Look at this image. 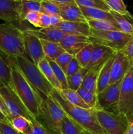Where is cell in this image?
Segmentation results:
<instances>
[{
	"label": "cell",
	"mask_w": 133,
	"mask_h": 134,
	"mask_svg": "<svg viewBox=\"0 0 133 134\" xmlns=\"http://www.w3.org/2000/svg\"><path fill=\"white\" fill-rule=\"evenodd\" d=\"M10 64L11 68V88L31 116L39 120L41 101L40 97L26 80L14 59L11 58H10Z\"/></svg>",
	"instance_id": "cell-1"
},
{
	"label": "cell",
	"mask_w": 133,
	"mask_h": 134,
	"mask_svg": "<svg viewBox=\"0 0 133 134\" xmlns=\"http://www.w3.org/2000/svg\"><path fill=\"white\" fill-rule=\"evenodd\" d=\"M50 94L64 111L84 130L92 134H106L98 121L96 110L74 105L66 100L57 89L53 88Z\"/></svg>",
	"instance_id": "cell-2"
},
{
	"label": "cell",
	"mask_w": 133,
	"mask_h": 134,
	"mask_svg": "<svg viewBox=\"0 0 133 134\" xmlns=\"http://www.w3.org/2000/svg\"><path fill=\"white\" fill-rule=\"evenodd\" d=\"M0 51L14 59L25 55L23 30L13 24H0Z\"/></svg>",
	"instance_id": "cell-3"
},
{
	"label": "cell",
	"mask_w": 133,
	"mask_h": 134,
	"mask_svg": "<svg viewBox=\"0 0 133 134\" xmlns=\"http://www.w3.org/2000/svg\"><path fill=\"white\" fill-rule=\"evenodd\" d=\"M14 61L26 80L36 90L40 99L50 95L53 88L43 75L37 64L31 62L26 55L14 58Z\"/></svg>",
	"instance_id": "cell-4"
},
{
	"label": "cell",
	"mask_w": 133,
	"mask_h": 134,
	"mask_svg": "<svg viewBox=\"0 0 133 134\" xmlns=\"http://www.w3.org/2000/svg\"><path fill=\"white\" fill-rule=\"evenodd\" d=\"M66 113L50 95L41 98L39 119L52 133L61 134L60 127Z\"/></svg>",
	"instance_id": "cell-5"
},
{
	"label": "cell",
	"mask_w": 133,
	"mask_h": 134,
	"mask_svg": "<svg viewBox=\"0 0 133 134\" xmlns=\"http://www.w3.org/2000/svg\"><path fill=\"white\" fill-rule=\"evenodd\" d=\"M95 110L98 121L106 134H124L129 122L126 116L117 111L103 109Z\"/></svg>",
	"instance_id": "cell-6"
},
{
	"label": "cell",
	"mask_w": 133,
	"mask_h": 134,
	"mask_svg": "<svg viewBox=\"0 0 133 134\" xmlns=\"http://www.w3.org/2000/svg\"><path fill=\"white\" fill-rule=\"evenodd\" d=\"M131 35L119 31H96L90 29L89 38L91 43L112 48L116 52L122 51Z\"/></svg>",
	"instance_id": "cell-7"
},
{
	"label": "cell",
	"mask_w": 133,
	"mask_h": 134,
	"mask_svg": "<svg viewBox=\"0 0 133 134\" xmlns=\"http://www.w3.org/2000/svg\"><path fill=\"white\" fill-rule=\"evenodd\" d=\"M116 110L130 120L133 118V66L122 79Z\"/></svg>",
	"instance_id": "cell-8"
},
{
	"label": "cell",
	"mask_w": 133,
	"mask_h": 134,
	"mask_svg": "<svg viewBox=\"0 0 133 134\" xmlns=\"http://www.w3.org/2000/svg\"><path fill=\"white\" fill-rule=\"evenodd\" d=\"M0 94L5 103L10 122L14 118L20 116L27 118L30 121L35 119L26 109L22 102L11 88L6 85L1 87Z\"/></svg>",
	"instance_id": "cell-9"
},
{
	"label": "cell",
	"mask_w": 133,
	"mask_h": 134,
	"mask_svg": "<svg viewBox=\"0 0 133 134\" xmlns=\"http://www.w3.org/2000/svg\"><path fill=\"white\" fill-rule=\"evenodd\" d=\"M23 30L25 55L34 64L38 63L45 58L40 39L30 33L27 29Z\"/></svg>",
	"instance_id": "cell-10"
},
{
	"label": "cell",
	"mask_w": 133,
	"mask_h": 134,
	"mask_svg": "<svg viewBox=\"0 0 133 134\" xmlns=\"http://www.w3.org/2000/svg\"><path fill=\"white\" fill-rule=\"evenodd\" d=\"M21 1L0 0V20L20 28L22 23L20 18Z\"/></svg>",
	"instance_id": "cell-11"
},
{
	"label": "cell",
	"mask_w": 133,
	"mask_h": 134,
	"mask_svg": "<svg viewBox=\"0 0 133 134\" xmlns=\"http://www.w3.org/2000/svg\"><path fill=\"white\" fill-rule=\"evenodd\" d=\"M121 81L110 85L102 92L97 94L98 104L100 109L117 107L119 99ZM117 111V110H116Z\"/></svg>",
	"instance_id": "cell-12"
},
{
	"label": "cell",
	"mask_w": 133,
	"mask_h": 134,
	"mask_svg": "<svg viewBox=\"0 0 133 134\" xmlns=\"http://www.w3.org/2000/svg\"><path fill=\"white\" fill-rule=\"evenodd\" d=\"M131 66L129 60L122 51L116 52L111 68L109 85L121 81Z\"/></svg>",
	"instance_id": "cell-13"
},
{
	"label": "cell",
	"mask_w": 133,
	"mask_h": 134,
	"mask_svg": "<svg viewBox=\"0 0 133 134\" xmlns=\"http://www.w3.org/2000/svg\"><path fill=\"white\" fill-rule=\"evenodd\" d=\"M91 43L88 36L76 34H65L59 44L64 51L75 56L85 46Z\"/></svg>",
	"instance_id": "cell-14"
},
{
	"label": "cell",
	"mask_w": 133,
	"mask_h": 134,
	"mask_svg": "<svg viewBox=\"0 0 133 134\" xmlns=\"http://www.w3.org/2000/svg\"><path fill=\"white\" fill-rule=\"evenodd\" d=\"M56 3L59 10L60 16L63 20L87 22V20L81 11L79 6L75 2Z\"/></svg>",
	"instance_id": "cell-15"
},
{
	"label": "cell",
	"mask_w": 133,
	"mask_h": 134,
	"mask_svg": "<svg viewBox=\"0 0 133 134\" xmlns=\"http://www.w3.org/2000/svg\"><path fill=\"white\" fill-rule=\"evenodd\" d=\"M116 53V51L112 48L101 44L93 43L92 54L86 69L89 70L94 67L102 66L110 58L113 57Z\"/></svg>",
	"instance_id": "cell-16"
},
{
	"label": "cell",
	"mask_w": 133,
	"mask_h": 134,
	"mask_svg": "<svg viewBox=\"0 0 133 134\" xmlns=\"http://www.w3.org/2000/svg\"><path fill=\"white\" fill-rule=\"evenodd\" d=\"M52 27L61 30L65 34L83 35L89 37L90 33V27L87 22L63 20L62 22Z\"/></svg>",
	"instance_id": "cell-17"
},
{
	"label": "cell",
	"mask_w": 133,
	"mask_h": 134,
	"mask_svg": "<svg viewBox=\"0 0 133 134\" xmlns=\"http://www.w3.org/2000/svg\"><path fill=\"white\" fill-rule=\"evenodd\" d=\"M27 30L40 40L48 41L59 43L65 35L63 31L53 27L40 28L39 30H34L28 27Z\"/></svg>",
	"instance_id": "cell-18"
},
{
	"label": "cell",
	"mask_w": 133,
	"mask_h": 134,
	"mask_svg": "<svg viewBox=\"0 0 133 134\" xmlns=\"http://www.w3.org/2000/svg\"><path fill=\"white\" fill-rule=\"evenodd\" d=\"M114 56L110 58L103 65L99 71L97 80V86H96V94H99V93L102 92L104 89H106L109 86L111 68H112V64L113 63Z\"/></svg>",
	"instance_id": "cell-19"
},
{
	"label": "cell",
	"mask_w": 133,
	"mask_h": 134,
	"mask_svg": "<svg viewBox=\"0 0 133 134\" xmlns=\"http://www.w3.org/2000/svg\"><path fill=\"white\" fill-rule=\"evenodd\" d=\"M79 7L87 21L89 20H105L116 22L110 11H106L96 8L86 7L83 6H79Z\"/></svg>",
	"instance_id": "cell-20"
},
{
	"label": "cell",
	"mask_w": 133,
	"mask_h": 134,
	"mask_svg": "<svg viewBox=\"0 0 133 134\" xmlns=\"http://www.w3.org/2000/svg\"><path fill=\"white\" fill-rule=\"evenodd\" d=\"M116 24L118 26L120 31L125 34L132 35L133 34V14L130 13L125 15L120 14L116 12L110 10Z\"/></svg>",
	"instance_id": "cell-21"
},
{
	"label": "cell",
	"mask_w": 133,
	"mask_h": 134,
	"mask_svg": "<svg viewBox=\"0 0 133 134\" xmlns=\"http://www.w3.org/2000/svg\"><path fill=\"white\" fill-rule=\"evenodd\" d=\"M37 65L40 69V71L43 73V75L45 77V78L49 82V83L52 85V87L54 89H57V90H61V85L56 78V75L53 71V69L51 68L46 58L45 57L42 59L38 63Z\"/></svg>",
	"instance_id": "cell-22"
},
{
	"label": "cell",
	"mask_w": 133,
	"mask_h": 134,
	"mask_svg": "<svg viewBox=\"0 0 133 134\" xmlns=\"http://www.w3.org/2000/svg\"><path fill=\"white\" fill-rule=\"evenodd\" d=\"M102 66L94 67L88 70L83 78L81 87L92 92L96 93L98 76H99V71Z\"/></svg>",
	"instance_id": "cell-23"
},
{
	"label": "cell",
	"mask_w": 133,
	"mask_h": 134,
	"mask_svg": "<svg viewBox=\"0 0 133 134\" xmlns=\"http://www.w3.org/2000/svg\"><path fill=\"white\" fill-rule=\"evenodd\" d=\"M0 79L6 86L12 87L10 58L0 51Z\"/></svg>",
	"instance_id": "cell-24"
},
{
	"label": "cell",
	"mask_w": 133,
	"mask_h": 134,
	"mask_svg": "<svg viewBox=\"0 0 133 134\" xmlns=\"http://www.w3.org/2000/svg\"><path fill=\"white\" fill-rule=\"evenodd\" d=\"M40 42L45 57L53 61L56 60L60 54L65 51L59 43L44 40H40Z\"/></svg>",
	"instance_id": "cell-25"
},
{
	"label": "cell",
	"mask_w": 133,
	"mask_h": 134,
	"mask_svg": "<svg viewBox=\"0 0 133 134\" xmlns=\"http://www.w3.org/2000/svg\"><path fill=\"white\" fill-rule=\"evenodd\" d=\"M90 29L96 31H120L116 22L105 20H89L87 21Z\"/></svg>",
	"instance_id": "cell-26"
},
{
	"label": "cell",
	"mask_w": 133,
	"mask_h": 134,
	"mask_svg": "<svg viewBox=\"0 0 133 134\" xmlns=\"http://www.w3.org/2000/svg\"><path fill=\"white\" fill-rule=\"evenodd\" d=\"M60 94L63 96L64 98L72 105L78 107H82L84 109H90L89 106L85 103L80 96L76 90H72L70 88L58 90Z\"/></svg>",
	"instance_id": "cell-27"
},
{
	"label": "cell",
	"mask_w": 133,
	"mask_h": 134,
	"mask_svg": "<svg viewBox=\"0 0 133 134\" xmlns=\"http://www.w3.org/2000/svg\"><path fill=\"white\" fill-rule=\"evenodd\" d=\"M41 3L40 1L33 0H21L20 7V18L22 23L25 22V18L30 12H40Z\"/></svg>",
	"instance_id": "cell-28"
},
{
	"label": "cell",
	"mask_w": 133,
	"mask_h": 134,
	"mask_svg": "<svg viewBox=\"0 0 133 134\" xmlns=\"http://www.w3.org/2000/svg\"><path fill=\"white\" fill-rule=\"evenodd\" d=\"M83 128L66 114L60 127L61 134H81Z\"/></svg>",
	"instance_id": "cell-29"
},
{
	"label": "cell",
	"mask_w": 133,
	"mask_h": 134,
	"mask_svg": "<svg viewBox=\"0 0 133 134\" xmlns=\"http://www.w3.org/2000/svg\"><path fill=\"white\" fill-rule=\"evenodd\" d=\"M10 124L19 133L32 134V125L29 119L23 116H17L12 119Z\"/></svg>",
	"instance_id": "cell-30"
},
{
	"label": "cell",
	"mask_w": 133,
	"mask_h": 134,
	"mask_svg": "<svg viewBox=\"0 0 133 134\" xmlns=\"http://www.w3.org/2000/svg\"><path fill=\"white\" fill-rule=\"evenodd\" d=\"M77 92L90 109H100L98 104L97 94L96 93L90 92L82 87L80 88L77 90Z\"/></svg>",
	"instance_id": "cell-31"
},
{
	"label": "cell",
	"mask_w": 133,
	"mask_h": 134,
	"mask_svg": "<svg viewBox=\"0 0 133 134\" xmlns=\"http://www.w3.org/2000/svg\"><path fill=\"white\" fill-rule=\"evenodd\" d=\"M93 49V43H89L85 46L76 54L75 57L82 68H86L91 59L92 51Z\"/></svg>",
	"instance_id": "cell-32"
},
{
	"label": "cell",
	"mask_w": 133,
	"mask_h": 134,
	"mask_svg": "<svg viewBox=\"0 0 133 134\" xmlns=\"http://www.w3.org/2000/svg\"><path fill=\"white\" fill-rule=\"evenodd\" d=\"M87 71H88V69L86 68H81L75 74L67 79L69 88L77 91L81 87L82 81Z\"/></svg>",
	"instance_id": "cell-33"
},
{
	"label": "cell",
	"mask_w": 133,
	"mask_h": 134,
	"mask_svg": "<svg viewBox=\"0 0 133 134\" xmlns=\"http://www.w3.org/2000/svg\"><path fill=\"white\" fill-rule=\"evenodd\" d=\"M46 59L48 60L52 69H53V71L55 75H56V78H57V79L58 80L60 85H61V90L69 88L67 82V78H66V74L65 73V72L56 64V62L52 60H50V59L48 58H46Z\"/></svg>",
	"instance_id": "cell-34"
},
{
	"label": "cell",
	"mask_w": 133,
	"mask_h": 134,
	"mask_svg": "<svg viewBox=\"0 0 133 134\" xmlns=\"http://www.w3.org/2000/svg\"><path fill=\"white\" fill-rule=\"evenodd\" d=\"M110 10L125 15L129 13L123 0H103Z\"/></svg>",
	"instance_id": "cell-35"
},
{
	"label": "cell",
	"mask_w": 133,
	"mask_h": 134,
	"mask_svg": "<svg viewBox=\"0 0 133 134\" xmlns=\"http://www.w3.org/2000/svg\"><path fill=\"white\" fill-rule=\"evenodd\" d=\"M74 2L78 6L96 8V9L106 10V11H110V9L106 5L103 0H74Z\"/></svg>",
	"instance_id": "cell-36"
},
{
	"label": "cell",
	"mask_w": 133,
	"mask_h": 134,
	"mask_svg": "<svg viewBox=\"0 0 133 134\" xmlns=\"http://www.w3.org/2000/svg\"><path fill=\"white\" fill-rule=\"evenodd\" d=\"M40 3H41L40 13H45L48 15L56 14L60 16L59 10L55 2L49 0H43L40 2Z\"/></svg>",
	"instance_id": "cell-37"
},
{
	"label": "cell",
	"mask_w": 133,
	"mask_h": 134,
	"mask_svg": "<svg viewBox=\"0 0 133 134\" xmlns=\"http://www.w3.org/2000/svg\"><path fill=\"white\" fill-rule=\"evenodd\" d=\"M74 57V56H73V55L70 54L64 51L63 52L57 56V58L55 60V62H56V64L61 68V69H62V70L65 72V74H66V69H67L68 65H69L70 62L71 61L72 59Z\"/></svg>",
	"instance_id": "cell-38"
},
{
	"label": "cell",
	"mask_w": 133,
	"mask_h": 134,
	"mask_svg": "<svg viewBox=\"0 0 133 134\" xmlns=\"http://www.w3.org/2000/svg\"><path fill=\"white\" fill-rule=\"evenodd\" d=\"M32 125V134H51L50 132L37 119L31 121Z\"/></svg>",
	"instance_id": "cell-39"
},
{
	"label": "cell",
	"mask_w": 133,
	"mask_h": 134,
	"mask_svg": "<svg viewBox=\"0 0 133 134\" xmlns=\"http://www.w3.org/2000/svg\"><path fill=\"white\" fill-rule=\"evenodd\" d=\"M40 12H30L27 13L25 18V20L32 24L35 27H40Z\"/></svg>",
	"instance_id": "cell-40"
},
{
	"label": "cell",
	"mask_w": 133,
	"mask_h": 134,
	"mask_svg": "<svg viewBox=\"0 0 133 134\" xmlns=\"http://www.w3.org/2000/svg\"><path fill=\"white\" fill-rule=\"evenodd\" d=\"M81 68H82V67L80 66L78 61L77 60V59L76 58L75 56H74V57L72 59L71 61L70 62V63H69V65H68L67 67V69H66V78L69 79V77H71L72 75L75 74Z\"/></svg>",
	"instance_id": "cell-41"
},
{
	"label": "cell",
	"mask_w": 133,
	"mask_h": 134,
	"mask_svg": "<svg viewBox=\"0 0 133 134\" xmlns=\"http://www.w3.org/2000/svg\"><path fill=\"white\" fill-rule=\"evenodd\" d=\"M121 51L129 60L132 66H133V34L131 35L130 40Z\"/></svg>",
	"instance_id": "cell-42"
},
{
	"label": "cell",
	"mask_w": 133,
	"mask_h": 134,
	"mask_svg": "<svg viewBox=\"0 0 133 134\" xmlns=\"http://www.w3.org/2000/svg\"><path fill=\"white\" fill-rule=\"evenodd\" d=\"M0 134H21L16 130L11 124L0 121Z\"/></svg>",
	"instance_id": "cell-43"
},
{
	"label": "cell",
	"mask_w": 133,
	"mask_h": 134,
	"mask_svg": "<svg viewBox=\"0 0 133 134\" xmlns=\"http://www.w3.org/2000/svg\"><path fill=\"white\" fill-rule=\"evenodd\" d=\"M50 27V20L48 14L45 13H42L40 15V28H46Z\"/></svg>",
	"instance_id": "cell-44"
},
{
	"label": "cell",
	"mask_w": 133,
	"mask_h": 134,
	"mask_svg": "<svg viewBox=\"0 0 133 134\" xmlns=\"http://www.w3.org/2000/svg\"><path fill=\"white\" fill-rule=\"evenodd\" d=\"M0 112L9 120V113H8L6 105H5V103L4 102V99H3L2 96L0 94ZM10 122V120H9Z\"/></svg>",
	"instance_id": "cell-45"
},
{
	"label": "cell",
	"mask_w": 133,
	"mask_h": 134,
	"mask_svg": "<svg viewBox=\"0 0 133 134\" xmlns=\"http://www.w3.org/2000/svg\"><path fill=\"white\" fill-rule=\"evenodd\" d=\"M49 16L50 20V27L56 26L57 24L60 23V22L63 20L59 15L52 14V15H49Z\"/></svg>",
	"instance_id": "cell-46"
},
{
	"label": "cell",
	"mask_w": 133,
	"mask_h": 134,
	"mask_svg": "<svg viewBox=\"0 0 133 134\" xmlns=\"http://www.w3.org/2000/svg\"><path fill=\"white\" fill-rule=\"evenodd\" d=\"M124 134H133V118L129 120V124Z\"/></svg>",
	"instance_id": "cell-47"
},
{
	"label": "cell",
	"mask_w": 133,
	"mask_h": 134,
	"mask_svg": "<svg viewBox=\"0 0 133 134\" xmlns=\"http://www.w3.org/2000/svg\"><path fill=\"white\" fill-rule=\"evenodd\" d=\"M0 121L3 122L7 123V124H10V122H9V120H8V119H7V118L5 117V116H4V115H3L1 112H0Z\"/></svg>",
	"instance_id": "cell-48"
},
{
	"label": "cell",
	"mask_w": 133,
	"mask_h": 134,
	"mask_svg": "<svg viewBox=\"0 0 133 134\" xmlns=\"http://www.w3.org/2000/svg\"><path fill=\"white\" fill-rule=\"evenodd\" d=\"M49 1H53L56 3H69L74 2V0H49Z\"/></svg>",
	"instance_id": "cell-49"
},
{
	"label": "cell",
	"mask_w": 133,
	"mask_h": 134,
	"mask_svg": "<svg viewBox=\"0 0 133 134\" xmlns=\"http://www.w3.org/2000/svg\"><path fill=\"white\" fill-rule=\"evenodd\" d=\"M81 134H92V133H91L90 132H87V131H86V130H83L81 132Z\"/></svg>",
	"instance_id": "cell-50"
},
{
	"label": "cell",
	"mask_w": 133,
	"mask_h": 134,
	"mask_svg": "<svg viewBox=\"0 0 133 134\" xmlns=\"http://www.w3.org/2000/svg\"><path fill=\"white\" fill-rule=\"evenodd\" d=\"M5 84H4V82H3L2 81H1V79H0V88L1 87H3V86H5Z\"/></svg>",
	"instance_id": "cell-51"
},
{
	"label": "cell",
	"mask_w": 133,
	"mask_h": 134,
	"mask_svg": "<svg viewBox=\"0 0 133 134\" xmlns=\"http://www.w3.org/2000/svg\"><path fill=\"white\" fill-rule=\"evenodd\" d=\"M33 1H40V2H41V1H43V0H33Z\"/></svg>",
	"instance_id": "cell-52"
},
{
	"label": "cell",
	"mask_w": 133,
	"mask_h": 134,
	"mask_svg": "<svg viewBox=\"0 0 133 134\" xmlns=\"http://www.w3.org/2000/svg\"><path fill=\"white\" fill-rule=\"evenodd\" d=\"M14 1H21V0H14Z\"/></svg>",
	"instance_id": "cell-53"
},
{
	"label": "cell",
	"mask_w": 133,
	"mask_h": 134,
	"mask_svg": "<svg viewBox=\"0 0 133 134\" xmlns=\"http://www.w3.org/2000/svg\"><path fill=\"white\" fill-rule=\"evenodd\" d=\"M51 134H57V133H51Z\"/></svg>",
	"instance_id": "cell-54"
}]
</instances>
